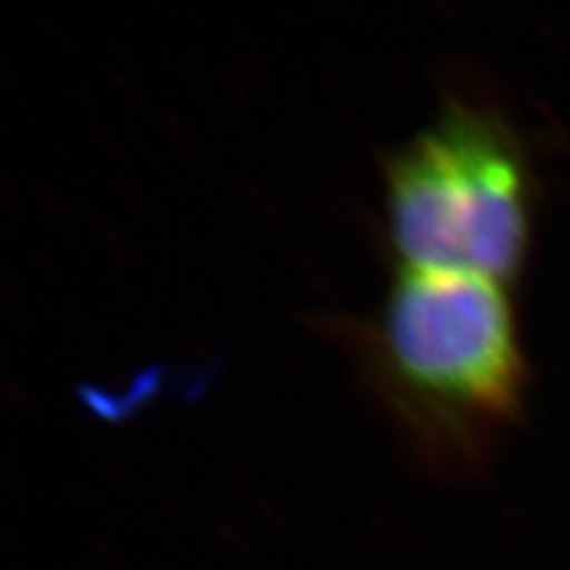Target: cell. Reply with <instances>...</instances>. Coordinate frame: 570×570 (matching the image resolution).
<instances>
[{"mask_svg":"<svg viewBox=\"0 0 570 570\" xmlns=\"http://www.w3.org/2000/svg\"><path fill=\"white\" fill-rule=\"evenodd\" d=\"M371 364L419 459L442 471L473 466L523 385L502 283L402 269L373 328Z\"/></svg>","mask_w":570,"mask_h":570,"instance_id":"6da1fadb","label":"cell"},{"mask_svg":"<svg viewBox=\"0 0 570 570\" xmlns=\"http://www.w3.org/2000/svg\"><path fill=\"white\" fill-rule=\"evenodd\" d=\"M385 181L387 230L404 269L502 283L521 266L528 178L494 115L450 105L390 159Z\"/></svg>","mask_w":570,"mask_h":570,"instance_id":"7a4b0ae2","label":"cell"}]
</instances>
